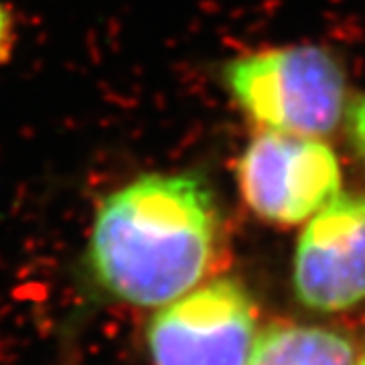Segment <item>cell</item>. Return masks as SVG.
I'll return each mask as SVG.
<instances>
[{
	"instance_id": "cell-9",
	"label": "cell",
	"mask_w": 365,
	"mask_h": 365,
	"mask_svg": "<svg viewBox=\"0 0 365 365\" xmlns=\"http://www.w3.org/2000/svg\"><path fill=\"white\" fill-rule=\"evenodd\" d=\"M355 365H365V353L361 355V357H359V359H357V364Z\"/></svg>"
},
{
	"instance_id": "cell-5",
	"label": "cell",
	"mask_w": 365,
	"mask_h": 365,
	"mask_svg": "<svg viewBox=\"0 0 365 365\" xmlns=\"http://www.w3.org/2000/svg\"><path fill=\"white\" fill-rule=\"evenodd\" d=\"M294 292L321 313L365 300V195H339L307 222L294 252Z\"/></svg>"
},
{
	"instance_id": "cell-7",
	"label": "cell",
	"mask_w": 365,
	"mask_h": 365,
	"mask_svg": "<svg viewBox=\"0 0 365 365\" xmlns=\"http://www.w3.org/2000/svg\"><path fill=\"white\" fill-rule=\"evenodd\" d=\"M16 14L14 9L0 0V67H4L14 55V47H16Z\"/></svg>"
},
{
	"instance_id": "cell-8",
	"label": "cell",
	"mask_w": 365,
	"mask_h": 365,
	"mask_svg": "<svg viewBox=\"0 0 365 365\" xmlns=\"http://www.w3.org/2000/svg\"><path fill=\"white\" fill-rule=\"evenodd\" d=\"M347 130L353 148L365 163V96L353 100L347 110Z\"/></svg>"
},
{
	"instance_id": "cell-6",
	"label": "cell",
	"mask_w": 365,
	"mask_h": 365,
	"mask_svg": "<svg viewBox=\"0 0 365 365\" xmlns=\"http://www.w3.org/2000/svg\"><path fill=\"white\" fill-rule=\"evenodd\" d=\"M250 365H355V349L331 329L274 323L258 333Z\"/></svg>"
},
{
	"instance_id": "cell-4",
	"label": "cell",
	"mask_w": 365,
	"mask_h": 365,
	"mask_svg": "<svg viewBox=\"0 0 365 365\" xmlns=\"http://www.w3.org/2000/svg\"><path fill=\"white\" fill-rule=\"evenodd\" d=\"M250 211L274 225H299L341 193L339 160L319 136L264 130L237 163Z\"/></svg>"
},
{
	"instance_id": "cell-1",
	"label": "cell",
	"mask_w": 365,
	"mask_h": 365,
	"mask_svg": "<svg viewBox=\"0 0 365 365\" xmlns=\"http://www.w3.org/2000/svg\"><path fill=\"white\" fill-rule=\"evenodd\" d=\"M225 227L195 173H146L100 201L88 244L98 287L134 307H165L223 262Z\"/></svg>"
},
{
	"instance_id": "cell-3",
	"label": "cell",
	"mask_w": 365,
	"mask_h": 365,
	"mask_svg": "<svg viewBox=\"0 0 365 365\" xmlns=\"http://www.w3.org/2000/svg\"><path fill=\"white\" fill-rule=\"evenodd\" d=\"M256 304L234 278L203 282L160 307L146 331L155 365H250Z\"/></svg>"
},
{
	"instance_id": "cell-2",
	"label": "cell",
	"mask_w": 365,
	"mask_h": 365,
	"mask_svg": "<svg viewBox=\"0 0 365 365\" xmlns=\"http://www.w3.org/2000/svg\"><path fill=\"white\" fill-rule=\"evenodd\" d=\"M223 81L264 130L323 138L345 112V73L331 53L314 45L240 55L223 67Z\"/></svg>"
}]
</instances>
